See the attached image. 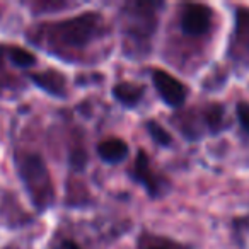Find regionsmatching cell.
<instances>
[{
    "label": "cell",
    "instance_id": "6da1fadb",
    "mask_svg": "<svg viewBox=\"0 0 249 249\" xmlns=\"http://www.w3.org/2000/svg\"><path fill=\"white\" fill-rule=\"evenodd\" d=\"M103 18L96 12H86L77 18L50 26L48 38L63 48H84L103 33Z\"/></svg>",
    "mask_w": 249,
    "mask_h": 249
},
{
    "label": "cell",
    "instance_id": "7a4b0ae2",
    "mask_svg": "<svg viewBox=\"0 0 249 249\" xmlns=\"http://www.w3.org/2000/svg\"><path fill=\"white\" fill-rule=\"evenodd\" d=\"M19 174L26 190L38 210H45L53 203V183L45 160L36 154L26 156L19 162Z\"/></svg>",
    "mask_w": 249,
    "mask_h": 249
},
{
    "label": "cell",
    "instance_id": "3957f363",
    "mask_svg": "<svg viewBox=\"0 0 249 249\" xmlns=\"http://www.w3.org/2000/svg\"><path fill=\"white\" fill-rule=\"evenodd\" d=\"M160 7V4H152V2H137L132 4L126 11L128 22L126 29L133 38L145 39L156 29V9Z\"/></svg>",
    "mask_w": 249,
    "mask_h": 249
},
{
    "label": "cell",
    "instance_id": "277c9868",
    "mask_svg": "<svg viewBox=\"0 0 249 249\" xmlns=\"http://www.w3.org/2000/svg\"><path fill=\"white\" fill-rule=\"evenodd\" d=\"M212 22V11L203 4H188L181 16V29L190 36H201L208 31Z\"/></svg>",
    "mask_w": 249,
    "mask_h": 249
},
{
    "label": "cell",
    "instance_id": "5b68a950",
    "mask_svg": "<svg viewBox=\"0 0 249 249\" xmlns=\"http://www.w3.org/2000/svg\"><path fill=\"white\" fill-rule=\"evenodd\" d=\"M154 86H156L157 92L160 94L164 101H166L169 106L178 107L184 103L186 99V87L176 79L171 73L164 72V70H156L152 73Z\"/></svg>",
    "mask_w": 249,
    "mask_h": 249
},
{
    "label": "cell",
    "instance_id": "8992f818",
    "mask_svg": "<svg viewBox=\"0 0 249 249\" xmlns=\"http://www.w3.org/2000/svg\"><path fill=\"white\" fill-rule=\"evenodd\" d=\"M231 53L235 60L249 62V9L239 7L235 11V28Z\"/></svg>",
    "mask_w": 249,
    "mask_h": 249
},
{
    "label": "cell",
    "instance_id": "52a82bcc",
    "mask_svg": "<svg viewBox=\"0 0 249 249\" xmlns=\"http://www.w3.org/2000/svg\"><path fill=\"white\" fill-rule=\"evenodd\" d=\"M33 82L43 90L53 94V96H63L65 94V79L62 73L55 72V70H46L41 73H33L31 75Z\"/></svg>",
    "mask_w": 249,
    "mask_h": 249
},
{
    "label": "cell",
    "instance_id": "ba28073f",
    "mask_svg": "<svg viewBox=\"0 0 249 249\" xmlns=\"http://www.w3.org/2000/svg\"><path fill=\"white\" fill-rule=\"evenodd\" d=\"M97 154L101 159L109 164H118L128 156V145L120 139H109L104 140L97 145Z\"/></svg>",
    "mask_w": 249,
    "mask_h": 249
},
{
    "label": "cell",
    "instance_id": "9c48e42d",
    "mask_svg": "<svg viewBox=\"0 0 249 249\" xmlns=\"http://www.w3.org/2000/svg\"><path fill=\"white\" fill-rule=\"evenodd\" d=\"M135 178H137V181H140V183H142L143 186L149 190L150 195H157V190H159V186H157L156 176H154L152 171H150L149 157H147L145 152H139V156H137V160H135Z\"/></svg>",
    "mask_w": 249,
    "mask_h": 249
},
{
    "label": "cell",
    "instance_id": "30bf717a",
    "mask_svg": "<svg viewBox=\"0 0 249 249\" xmlns=\"http://www.w3.org/2000/svg\"><path fill=\"white\" fill-rule=\"evenodd\" d=\"M113 94L121 104H124V106H135V104L142 99L143 89L135 86V84L121 82L113 87Z\"/></svg>",
    "mask_w": 249,
    "mask_h": 249
},
{
    "label": "cell",
    "instance_id": "8fae6325",
    "mask_svg": "<svg viewBox=\"0 0 249 249\" xmlns=\"http://www.w3.org/2000/svg\"><path fill=\"white\" fill-rule=\"evenodd\" d=\"M5 52H7V56L11 58V62L14 63L16 67H22V69H26V67H31L36 63L35 55L29 53L28 50L19 48V46H9Z\"/></svg>",
    "mask_w": 249,
    "mask_h": 249
},
{
    "label": "cell",
    "instance_id": "7c38bea8",
    "mask_svg": "<svg viewBox=\"0 0 249 249\" xmlns=\"http://www.w3.org/2000/svg\"><path fill=\"white\" fill-rule=\"evenodd\" d=\"M205 120H207L208 128L213 133L220 132L224 128V107L220 104H212L205 111Z\"/></svg>",
    "mask_w": 249,
    "mask_h": 249
},
{
    "label": "cell",
    "instance_id": "4fadbf2b",
    "mask_svg": "<svg viewBox=\"0 0 249 249\" xmlns=\"http://www.w3.org/2000/svg\"><path fill=\"white\" fill-rule=\"evenodd\" d=\"M145 126H147V130H149L150 137H152L159 145H171V135L166 132V128H162V126L157 123V121H154V120L147 121Z\"/></svg>",
    "mask_w": 249,
    "mask_h": 249
},
{
    "label": "cell",
    "instance_id": "5bb4252c",
    "mask_svg": "<svg viewBox=\"0 0 249 249\" xmlns=\"http://www.w3.org/2000/svg\"><path fill=\"white\" fill-rule=\"evenodd\" d=\"M237 118L241 121V126L249 133V103L237 104Z\"/></svg>",
    "mask_w": 249,
    "mask_h": 249
},
{
    "label": "cell",
    "instance_id": "9a60e30c",
    "mask_svg": "<svg viewBox=\"0 0 249 249\" xmlns=\"http://www.w3.org/2000/svg\"><path fill=\"white\" fill-rule=\"evenodd\" d=\"M86 160H87V156L82 149H75L70 156V162H72V167L73 169H82L86 166Z\"/></svg>",
    "mask_w": 249,
    "mask_h": 249
},
{
    "label": "cell",
    "instance_id": "2e32d148",
    "mask_svg": "<svg viewBox=\"0 0 249 249\" xmlns=\"http://www.w3.org/2000/svg\"><path fill=\"white\" fill-rule=\"evenodd\" d=\"M65 5H67L65 2H38V4H35V7L46 11V9H62Z\"/></svg>",
    "mask_w": 249,
    "mask_h": 249
},
{
    "label": "cell",
    "instance_id": "e0dca14e",
    "mask_svg": "<svg viewBox=\"0 0 249 249\" xmlns=\"http://www.w3.org/2000/svg\"><path fill=\"white\" fill-rule=\"evenodd\" d=\"M58 249H80V246L73 241H63Z\"/></svg>",
    "mask_w": 249,
    "mask_h": 249
},
{
    "label": "cell",
    "instance_id": "ac0fdd59",
    "mask_svg": "<svg viewBox=\"0 0 249 249\" xmlns=\"http://www.w3.org/2000/svg\"><path fill=\"white\" fill-rule=\"evenodd\" d=\"M149 249H166V248H149Z\"/></svg>",
    "mask_w": 249,
    "mask_h": 249
}]
</instances>
